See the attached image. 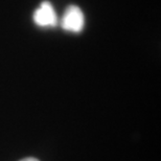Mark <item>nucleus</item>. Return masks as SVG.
<instances>
[{"label":"nucleus","mask_w":161,"mask_h":161,"mask_svg":"<svg viewBox=\"0 0 161 161\" xmlns=\"http://www.w3.org/2000/svg\"><path fill=\"white\" fill-rule=\"evenodd\" d=\"M85 16L78 5L67 6L61 19V27L69 33L78 34L84 30Z\"/></svg>","instance_id":"nucleus-1"},{"label":"nucleus","mask_w":161,"mask_h":161,"mask_svg":"<svg viewBox=\"0 0 161 161\" xmlns=\"http://www.w3.org/2000/svg\"><path fill=\"white\" fill-rule=\"evenodd\" d=\"M33 20L40 27H53L58 23V16L49 1H43L34 12Z\"/></svg>","instance_id":"nucleus-2"},{"label":"nucleus","mask_w":161,"mask_h":161,"mask_svg":"<svg viewBox=\"0 0 161 161\" xmlns=\"http://www.w3.org/2000/svg\"><path fill=\"white\" fill-rule=\"evenodd\" d=\"M20 161H39V160L36 159V158H25V159H22Z\"/></svg>","instance_id":"nucleus-3"}]
</instances>
